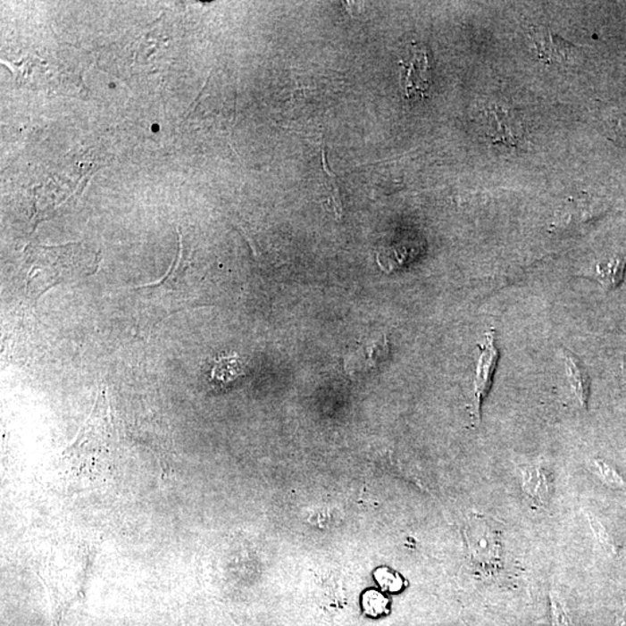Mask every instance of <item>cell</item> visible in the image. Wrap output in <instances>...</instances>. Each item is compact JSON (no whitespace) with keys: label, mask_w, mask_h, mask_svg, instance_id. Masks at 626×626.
<instances>
[{"label":"cell","mask_w":626,"mask_h":626,"mask_svg":"<svg viewBox=\"0 0 626 626\" xmlns=\"http://www.w3.org/2000/svg\"><path fill=\"white\" fill-rule=\"evenodd\" d=\"M26 256L30 266L27 294L35 299L61 283L85 278L96 270L95 256L79 245L61 247L29 245Z\"/></svg>","instance_id":"obj_1"},{"label":"cell","mask_w":626,"mask_h":626,"mask_svg":"<svg viewBox=\"0 0 626 626\" xmlns=\"http://www.w3.org/2000/svg\"><path fill=\"white\" fill-rule=\"evenodd\" d=\"M469 547L474 563L481 571H497L501 565V542L497 529L485 517H476L469 526Z\"/></svg>","instance_id":"obj_2"},{"label":"cell","mask_w":626,"mask_h":626,"mask_svg":"<svg viewBox=\"0 0 626 626\" xmlns=\"http://www.w3.org/2000/svg\"><path fill=\"white\" fill-rule=\"evenodd\" d=\"M400 87L406 99L425 98L430 88L429 53L422 44H412L406 60H400Z\"/></svg>","instance_id":"obj_3"},{"label":"cell","mask_w":626,"mask_h":626,"mask_svg":"<svg viewBox=\"0 0 626 626\" xmlns=\"http://www.w3.org/2000/svg\"><path fill=\"white\" fill-rule=\"evenodd\" d=\"M529 40L538 60L550 65L566 66L573 64L578 55V46L563 40L547 27L530 26L528 29Z\"/></svg>","instance_id":"obj_4"},{"label":"cell","mask_w":626,"mask_h":626,"mask_svg":"<svg viewBox=\"0 0 626 626\" xmlns=\"http://www.w3.org/2000/svg\"><path fill=\"white\" fill-rule=\"evenodd\" d=\"M480 347V361H478L476 380L473 382V402L472 413L473 418L480 420L481 404L491 388L493 376H495L497 361H499V349L496 344L495 330H488L483 338V341L478 345Z\"/></svg>","instance_id":"obj_5"},{"label":"cell","mask_w":626,"mask_h":626,"mask_svg":"<svg viewBox=\"0 0 626 626\" xmlns=\"http://www.w3.org/2000/svg\"><path fill=\"white\" fill-rule=\"evenodd\" d=\"M480 124L486 138L493 143L516 144L522 138V127L511 110L488 106L480 113Z\"/></svg>","instance_id":"obj_6"},{"label":"cell","mask_w":626,"mask_h":626,"mask_svg":"<svg viewBox=\"0 0 626 626\" xmlns=\"http://www.w3.org/2000/svg\"><path fill=\"white\" fill-rule=\"evenodd\" d=\"M521 481L524 495L536 507L546 508L552 497L551 476L540 463L521 466Z\"/></svg>","instance_id":"obj_7"},{"label":"cell","mask_w":626,"mask_h":626,"mask_svg":"<svg viewBox=\"0 0 626 626\" xmlns=\"http://www.w3.org/2000/svg\"><path fill=\"white\" fill-rule=\"evenodd\" d=\"M565 357L567 376L575 400L582 410H587L590 396V379L586 368L574 354L563 352Z\"/></svg>","instance_id":"obj_8"},{"label":"cell","mask_w":626,"mask_h":626,"mask_svg":"<svg viewBox=\"0 0 626 626\" xmlns=\"http://www.w3.org/2000/svg\"><path fill=\"white\" fill-rule=\"evenodd\" d=\"M626 271V253H613L595 266V279L606 291L615 290L623 282Z\"/></svg>","instance_id":"obj_9"},{"label":"cell","mask_w":626,"mask_h":626,"mask_svg":"<svg viewBox=\"0 0 626 626\" xmlns=\"http://www.w3.org/2000/svg\"><path fill=\"white\" fill-rule=\"evenodd\" d=\"M321 161L322 170H324L325 174V185L330 192V204H332L333 210L334 212H336L338 219H341L342 204L340 198L339 185H338V179L336 177V174L332 172V170H330L328 159H326L324 143H322L321 146Z\"/></svg>","instance_id":"obj_10"},{"label":"cell","mask_w":626,"mask_h":626,"mask_svg":"<svg viewBox=\"0 0 626 626\" xmlns=\"http://www.w3.org/2000/svg\"><path fill=\"white\" fill-rule=\"evenodd\" d=\"M595 466H597V473L600 474L602 480L605 481L606 485L610 488L622 489V491H626V481L622 478L621 474L617 472L615 468L608 464L604 460H595Z\"/></svg>","instance_id":"obj_11"},{"label":"cell","mask_w":626,"mask_h":626,"mask_svg":"<svg viewBox=\"0 0 626 626\" xmlns=\"http://www.w3.org/2000/svg\"><path fill=\"white\" fill-rule=\"evenodd\" d=\"M550 604L552 625L573 626V624H572L569 610H567L565 604H563V601L562 600V597H559L557 593L551 592Z\"/></svg>","instance_id":"obj_12"},{"label":"cell","mask_w":626,"mask_h":626,"mask_svg":"<svg viewBox=\"0 0 626 626\" xmlns=\"http://www.w3.org/2000/svg\"><path fill=\"white\" fill-rule=\"evenodd\" d=\"M588 521L590 528H592L595 536H597L598 543H600L609 554H616L615 543H613L610 536L606 534L605 527L592 515H588Z\"/></svg>","instance_id":"obj_13"},{"label":"cell","mask_w":626,"mask_h":626,"mask_svg":"<svg viewBox=\"0 0 626 626\" xmlns=\"http://www.w3.org/2000/svg\"><path fill=\"white\" fill-rule=\"evenodd\" d=\"M363 605L368 613L376 616L384 612L387 602H385L382 595L371 592L365 595Z\"/></svg>","instance_id":"obj_14"},{"label":"cell","mask_w":626,"mask_h":626,"mask_svg":"<svg viewBox=\"0 0 626 626\" xmlns=\"http://www.w3.org/2000/svg\"><path fill=\"white\" fill-rule=\"evenodd\" d=\"M617 626H626V601L623 609H622L620 616H618Z\"/></svg>","instance_id":"obj_15"},{"label":"cell","mask_w":626,"mask_h":626,"mask_svg":"<svg viewBox=\"0 0 626 626\" xmlns=\"http://www.w3.org/2000/svg\"><path fill=\"white\" fill-rule=\"evenodd\" d=\"M623 367H624V375H625V377H626V357H625V361H624V365H623Z\"/></svg>","instance_id":"obj_16"}]
</instances>
